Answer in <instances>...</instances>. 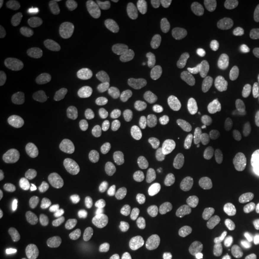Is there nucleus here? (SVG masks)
<instances>
[{
  "label": "nucleus",
  "mask_w": 259,
  "mask_h": 259,
  "mask_svg": "<svg viewBox=\"0 0 259 259\" xmlns=\"http://www.w3.org/2000/svg\"><path fill=\"white\" fill-rule=\"evenodd\" d=\"M148 59L149 52L146 47L139 44L127 45L121 49L119 53V69L127 77H138L146 68Z\"/></svg>",
  "instance_id": "obj_1"
},
{
  "label": "nucleus",
  "mask_w": 259,
  "mask_h": 259,
  "mask_svg": "<svg viewBox=\"0 0 259 259\" xmlns=\"http://www.w3.org/2000/svg\"><path fill=\"white\" fill-rule=\"evenodd\" d=\"M11 133L17 138L35 142L45 139L47 135V125L42 121L28 115H17L9 121Z\"/></svg>",
  "instance_id": "obj_2"
},
{
  "label": "nucleus",
  "mask_w": 259,
  "mask_h": 259,
  "mask_svg": "<svg viewBox=\"0 0 259 259\" xmlns=\"http://www.w3.org/2000/svg\"><path fill=\"white\" fill-rule=\"evenodd\" d=\"M173 15L178 26L188 37H195L202 31V21L194 7L184 0L173 4Z\"/></svg>",
  "instance_id": "obj_3"
},
{
  "label": "nucleus",
  "mask_w": 259,
  "mask_h": 259,
  "mask_svg": "<svg viewBox=\"0 0 259 259\" xmlns=\"http://www.w3.org/2000/svg\"><path fill=\"white\" fill-rule=\"evenodd\" d=\"M16 245L19 250L32 256L44 254L48 249V241L39 232L23 231L16 237Z\"/></svg>",
  "instance_id": "obj_4"
},
{
  "label": "nucleus",
  "mask_w": 259,
  "mask_h": 259,
  "mask_svg": "<svg viewBox=\"0 0 259 259\" xmlns=\"http://www.w3.org/2000/svg\"><path fill=\"white\" fill-rule=\"evenodd\" d=\"M156 156L163 159H177L185 152L184 141L174 136H168L158 139L154 145Z\"/></svg>",
  "instance_id": "obj_5"
},
{
  "label": "nucleus",
  "mask_w": 259,
  "mask_h": 259,
  "mask_svg": "<svg viewBox=\"0 0 259 259\" xmlns=\"http://www.w3.org/2000/svg\"><path fill=\"white\" fill-rule=\"evenodd\" d=\"M88 89L93 96L103 102H119L122 97L120 91L104 79L96 78L91 80L88 83Z\"/></svg>",
  "instance_id": "obj_6"
},
{
  "label": "nucleus",
  "mask_w": 259,
  "mask_h": 259,
  "mask_svg": "<svg viewBox=\"0 0 259 259\" xmlns=\"http://www.w3.org/2000/svg\"><path fill=\"white\" fill-rule=\"evenodd\" d=\"M256 96L255 92L250 89L232 88L225 93L224 100L233 110L242 111L257 99Z\"/></svg>",
  "instance_id": "obj_7"
},
{
  "label": "nucleus",
  "mask_w": 259,
  "mask_h": 259,
  "mask_svg": "<svg viewBox=\"0 0 259 259\" xmlns=\"http://www.w3.org/2000/svg\"><path fill=\"white\" fill-rule=\"evenodd\" d=\"M209 49L212 55L224 65H235L238 62V53L232 44L222 37H215L209 42Z\"/></svg>",
  "instance_id": "obj_8"
},
{
  "label": "nucleus",
  "mask_w": 259,
  "mask_h": 259,
  "mask_svg": "<svg viewBox=\"0 0 259 259\" xmlns=\"http://www.w3.org/2000/svg\"><path fill=\"white\" fill-rule=\"evenodd\" d=\"M185 185V177L178 172H169L158 178L156 190L161 196H175L180 194Z\"/></svg>",
  "instance_id": "obj_9"
},
{
  "label": "nucleus",
  "mask_w": 259,
  "mask_h": 259,
  "mask_svg": "<svg viewBox=\"0 0 259 259\" xmlns=\"http://www.w3.org/2000/svg\"><path fill=\"white\" fill-rule=\"evenodd\" d=\"M54 108L56 111L63 115L76 117L83 114L85 111V102L78 95H63L56 99Z\"/></svg>",
  "instance_id": "obj_10"
},
{
  "label": "nucleus",
  "mask_w": 259,
  "mask_h": 259,
  "mask_svg": "<svg viewBox=\"0 0 259 259\" xmlns=\"http://www.w3.org/2000/svg\"><path fill=\"white\" fill-rule=\"evenodd\" d=\"M24 204L33 209L46 208L49 204V188L45 184H36L28 187L23 193Z\"/></svg>",
  "instance_id": "obj_11"
},
{
  "label": "nucleus",
  "mask_w": 259,
  "mask_h": 259,
  "mask_svg": "<svg viewBox=\"0 0 259 259\" xmlns=\"http://www.w3.org/2000/svg\"><path fill=\"white\" fill-rule=\"evenodd\" d=\"M102 151L95 146H85L77 151L71 157V163L77 169H88L101 162Z\"/></svg>",
  "instance_id": "obj_12"
},
{
  "label": "nucleus",
  "mask_w": 259,
  "mask_h": 259,
  "mask_svg": "<svg viewBox=\"0 0 259 259\" xmlns=\"http://www.w3.org/2000/svg\"><path fill=\"white\" fill-rule=\"evenodd\" d=\"M65 196L69 201L85 205L93 203L96 195L88 182L79 181L65 189Z\"/></svg>",
  "instance_id": "obj_13"
},
{
  "label": "nucleus",
  "mask_w": 259,
  "mask_h": 259,
  "mask_svg": "<svg viewBox=\"0 0 259 259\" xmlns=\"http://www.w3.org/2000/svg\"><path fill=\"white\" fill-rule=\"evenodd\" d=\"M134 232L143 239H152L156 234V221L152 214L139 212L134 219Z\"/></svg>",
  "instance_id": "obj_14"
},
{
  "label": "nucleus",
  "mask_w": 259,
  "mask_h": 259,
  "mask_svg": "<svg viewBox=\"0 0 259 259\" xmlns=\"http://www.w3.org/2000/svg\"><path fill=\"white\" fill-rule=\"evenodd\" d=\"M56 47L64 55H74L85 47L83 37L77 34H64L56 39Z\"/></svg>",
  "instance_id": "obj_15"
},
{
  "label": "nucleus",
  "mask_w": 259,
  "mask_h": 259,
  "mask_svg": "<svg viewBox=\"0 0 259 259\" xmlns=\"http://www.w3.org/2000/svg\"><path fill=\"white\" fill-rule=\"evenodd\" d=\"M192 154L204 165H219L220 156L216 148L207 141L198 143L192 149Z\"/></svg>",
  "instance_id": "obj_16"
},
{
  "label": "nucleus",
  "mask_w": 259,
  "mask_h": 259,
  "mask_svg": "<svg viewBox=\"0 0 259 259\" xmlns=\"http://www.w3.org/2000/svg\"><path fill=\"white\" fill-rule=\"evenodd\" d=\"M136 181L133 177L124 176L111 185L108 193V199L111 202H120L129 196L131 190L135 186Z\"/></svg>",
  "instance_id": "obj_17"
},
{
  "label": "nucleus",
  "mask_w": 259,
  "mask_h": 259,
  "mask_svg": "<svg viewBox=\"0 0 259 259\" xmlns=\"http://www.w3.org/2000/svg\"><path fill=\"white\" fill-rule=\"evenodd\" d=\"M98 14L103 25L109 30H115L120 25V19L115 6L110 1H101L98 5Z\"/></svg>",
  "instance_id": "obj_18"
},
{
  "label": "nucleus",
  "mask_w": 259,
  "mask_h": 259,
  "mask_svg": "<svg viewBox=\"0 0 259 259\" xmlns=\"http://www.w3.org/2000/svg\"><path fill=\"white\" fill-rule=\"evenodd\" d=\"M46 35V28L40 24L30 28L22 37V47L28 53L37 51Z\"/></svg>",
  "instance_id": "obj_19"
},
{
  "label": "nucleus",
  "mask_w": 259,
  "mask_h": 259,
  "mask_svg": "<svg viewBox=\"0 0 259 259\" xmlns=\"http://www.w3.org/2000/svg\"><path fill=\"white\" fill-rule=\"evenodd\" d=\"M13 13L23 19L35 20L40 16V8L36 2L30 0H20L14 4Z\"/></svg>",
  "instance_id": "obj_20"
},
{
  "label": "nucleus",
  "mask_w": 259,
  "mask_h": 259,
  "mask_svg": "<svg viewBox=\"0 0 259 259\" xmlns=\"http://www.w3.org/2000/svg\"><path fill=\"white\" fill-rule=\"evenodd\" d=\"M218 189L228 198H233L240 193V183L236 177L231 174H222L216 180Z\"/></svg>",
  "instance_id": "obj_21"
},
{
  "label": "nucleus",
  "mask_w": 259,
  "mask_h": 259,
  "mask_svg": "<svg viewBox=\"0 0 259 259\" xmlns=\"http://www.w3.org/2000/svg\"><path fill=\"white\" fill-rule=\"evenodd\" d=\"M40 65L50 73L61 74L67 68V63L60 56L46 53L40 57Z\"/></svg>",
  "instance_id": "obj_22"
},
{
  "label": "nucleus",
  "mask_w": 259,
  "mask_h": 259,
  "mask_svg": "<svg viewBox=\"0 0 259 259\" xmlns=\"http://www.w3.org/2000/svg\"><path fill=\"white\" fill-rule=\"evenodd\" d=\"M193 7L200 17L204 19H216L221 16V6L217 1L204 3L201 1H193Z\"/></svg>",
  "instance_id": "obj_23"
},
{
  "label": "nucleus",
  "mask_w": 259,
  "mask_h": 259,
  "mask_svg": "<svg viewBox=\"0 0 259 259\" xmlns=\"http://www.w3.org/2000/svg\"><path fill=\"white\" fill-rule=\"evenodd\" d=\"M132 11L140 22H145L155 15L156 8L148 0H136L132 3Z\"/></svg>",
  "instance_id": "obj_24"
},
{
  "label": "nucleus",
  "mask_w": 259,
  "mask_h": 259,
  "mask_svg": "<svg viewBox=\"0 0 259 259\" xmlns=\"http://www.w3.org/2000/svg\"><path fill=\"white\" fill-rule=\"evenodd\" d=\"M219 171L218 165H204L195 172V180L199 185H208L218 179Z\"/></svg>",
  "instance_id": "obj_25"
},
{
  "label": "nucleus",
  "mask_w": 259,
  "mask_h": 259,
  "mask_svg": "<svg viewBox=\"0 0 259 259\" xmlns=\"http://www.w3.org/2000/svg\"><path fill=\"white\" fill-rule=\"evenodd\" d=\"M241 200L245 204H252L259 197V180H252L246 183L241 188Z\"/></svg>",
  "instance_id": "obj_26"
},
{
  "label": "nucleus",
  "mask_w": 259,
  "mask_h": 259,
  "mask_svg": "<svg viewBox=\"0 0 259 259\" xmlns=\"http://www.w3.org/2000/svg\"><path fill=\"white\" fill-rule=\"evenodd\" d=\"M216 204L215 198L209 194H199L191 201V206L197 211H206L214 207Z\"/></svg>",
  "instance_id": "obj_27"
},
{
  "label": "nucleus",
  "mask_w": 259,
  "mask_h": 259,
  "mask_svg": "<svg viewBox=\"0 0 259 259\" xmlns=\"http://www.w3.org/2000/svg\"><path fill=\"white\" fill-rule=\"evenodd\" d=\"M240 120L244 124H255L259 122V98L240 112Z\"/></svg>",
  "instance_id": "obj_28"
},
{
  "label": "nucleus",
  "mask_w": 259,
  "mask_h": 259,
  "mask_svg": "<svg viewBox=\"0 0 259 259\" xmlns=\"http://www.w3.org/2000/svg\"><path fill=\"white\" fill-rule=\"evenodd\" d=\"M170 232L176 239H183L189 234V228L184 219L176 217L170 223Z\"/></svg>",
  "instance_id": "obj_29"
},
{
  "label": "nucleus",
  "mask_w": 259,
  "mask_h": 259,
  "mask_svg": "<svg viewBox=\"0 0 259 259\" xmlns=\"http://www.w3.org/2000/svg\"><path fill=\"white\" fill-rule=\"evenodd\" d=\"M242 230V222L237 218H231L223 224L221 233L225 237H233Z\"/></svg>",
  "instance_id": "obj_30"
},
{
  "label": "nucleus",
  "mask_w": 259,
  "mask_h": 259,
  "mask_svg": "<svg viewBox=\"0 0 259 259\" xmlns=\"http://www.w3.org/2000/svg\"><path fill=\"white\" fill-rule=\"evenodd\" d=\"M13 161V150L7 142L0 143V171L4 172Z\"/></svg>",
  "instance_id": "obj_31"
},
{
  "label": "nucleus",
  "mask_w": 259,
  "mask_h": 259,
  "mask_svg": "<svg viewBox=\"0 0 259 259\" xmlns=\"http://www.w3.org/2000/svg\"><path fill=\"white\" fill-rule=\"evenodd\" d=\"M198 229L204 237H211L215 234L217 227L209 217L202 216L198 220Z\"/></svg>",
  "instance_id": "obj_32"
},
{
  "label": "nucleus",
  "mask_w": 259,
  "mask_h": 259,
  "mask_svg": "<svg viewBox=\"0 0 259 259\" xmlns=\"http://www.w3.org/2000/svg\"><path fill=\"white\" fill-rule=\"evenodd\" d=\"M158 252L162 259H175L177 255L176 245L170 239L160 241L158 245Z\"/></svg>",
  "instance_id": "obj_33"
},
{
  "label": "nucleus",
  "mask_w": 259,
  "mask_h": 259,
  "mask_svg": "<svg viewBox=\"0 0 259 259\" xmlns=\"http://www.w3.org/2000/svg\"><path fill=\"white\" fill-rule=\"evenodd\" d=\"M241 252L240 243L237 240L228 241L223 250V258L224 259H236Z\"/></svg>",
  "instance_id": "obj_34"
},
{
  "label": "nucleus",
  "mask_w": 259,
  "mask_h": 259,
  "mask_svg": "<svg viewBox=\"0 0 259 259\" xmlns=\"http://www.w3.org/2000/svg\"><path fill=\"white\" fill-rule=\"evenodd\" d=\"M247 232L250 240L254 243H259V219H252L247 224Z\"/></svg>",
  "instance_id": "obj_35"
},
{
  "label": "nucleus",
  "mask_w": 259,
  "mask_h": 259,
  "mask_svg": "<svg viewBox=\"0 0 259 259\" xmlns=\"http://www.w3.org/2000/svg\"><path fill=\"white\" fill-rule=\"evenodd\" d=\"M219 250H220V246L219 243L216 240L209 241L204 251V259H216L219 255Z\"/></svg>",
  "instance_id": "obj_36"
},
{
  "label": "nucleus",
  "mask_w": 259,
  "mask_h": 259,
  "mask_svg": "<svg viewBox=\"0 0 259 259\" xmlns=\"http://www.w3.org/2000/svg\"><path fill=\"white\" fill-rule=\"evenodd\" d=\"M13 65L8 55L2 50L0 51V76H8L12 71Z\"/></svg>",
  "instance_id": "obj_37"
},
{
  "label": "nucleus",
  "mask_w": 259,
  "mask_h": 259,
  "mask_svg": "<svg viewBox=\"0 0 259 259\" xmlns=\"http://www.w3.org/2000/svg\"><path fill=\"white\" fill-rule=\"evenodd\" d=\"M75 18H72V17H70V18H67V17H65L64 19H59V24L61 25V26H71V25H74L75 23Z\"/></svg>",
  "instance_id": "obj_38"
},
{
  "label": "nucleus",
  "mask_w": 259,
  "mask_h": 259,
  "mask_svg": "<svg viewBox=\"0 0 259 259\" xmlns=\"http://www.w3.org/2000/svg\"><path fill=\"white\" fill-rule=\"evenodd\" d=\"M185 259H204V256L199 250H192L185 256Z\"/></svg>",
  "instance_id": "obj_39"
},
{
  "label": "nucleus",
  "mask_w": 259,
  "mask_h": 259,
  "mask_svg": "<svg viewBox=\"0 0 259 259\" xmlns=\"http://www.w3.org/2000/svg\"><path fill=\"white\" fill-rule=\"evenodd\" d=\"M253 23H254L255 30L259 35V6L255 8L254 14H253Z\"/></svg>",
  "instance_id": "obj_40"
},
{
  "label": "nucleus",
  "mask_w": 259,
  "mask_h": 259,
  "mask_svg": "<svg viewBox=\"0 0 259 259\" xmlns=\"http://www.w3.org/2000/svg\"><path fill=\"white\" fill-rule=\"evenodd\" d=\"M7 1L6 0H1L0 1V16L2 17L3 15H4V13H5V10H6V7H7Z\"/></svg>",
  "instance_id": "obj_41"
},
{
  "label": "nucleus",
  "mask_w": 259,
  "mask_h": 259,
  "mask_svg": "<svg viewBox=\"0 0 259 259\" xmlns=\"http://www.w3.org/2000/svg\"><path fill=\"white\" fill-rule=\"evenodd\" d=\"M224 2L227 3V4H230V5H234V4L237 3L236 0H224Z\"/></svg>",
  "instance_id": "obj_42"
},
{
  "label": "nucleus",
  "mask_w": 259,
  "mask_h": 259,
  "mask_svg": "<svg viewBox=\"0 0 259 259\" xmlns=\"http://www.w3.org/2000/svg\"><path fill=\"white\" fill-rule=\"evenodd\" d=\"M255 167H256V169L259 171V157H257L256 160H255Z\"/></svg>",
  "instance_id": "obj_43"
},
{
  "label": "nucleus",
  "mask_w": 259,
  "mask_h": 259,
  "mask_svg": "<svg viewBox=\"0 0 259 259\" xmlns=\"http://www.w3.org/2000/svg\"><path fill=\"white\" fill-rule=\"evenodd\" d=\"M111 2L112 4H114V3H119L121 1L120 0H111Z\"/></svg>",
  "instance_id": "obj_44"
}]
</instances>
